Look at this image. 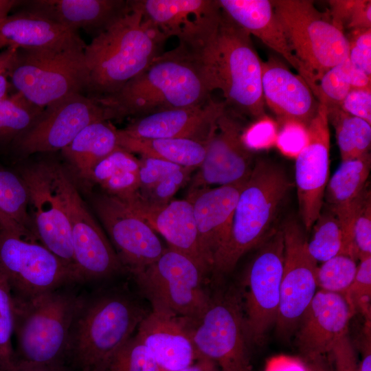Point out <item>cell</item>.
I'll return each instance as SVG.
<instances>
[{"instance_id": "6da1fadb", "label": "cell", "mask_w": 371, "mask_h": 371, "mask_svg": "<svg viewBox=\"0 0 371 371\" xmlns=\"http://www.w3.org/2000/svg\"><path fill=\"white\" fill-rule=\"evenodd\" d=\"M212 92L198 59L179 44L161 53L118 91L94 99L111 121L200 105L212 98Z\"/></svg>"}, {"instance_id": "7a4b0ae2", "label": "cell", "mask_w": 371, "mask_h": 371, "mask_svg": "<svg viewBox=\"0 0 371 371\" xmlns=\"http://www.w3.org/2000/svg\"><path fill=\"white\" fill-rule=\"evenodd\" d=\"M182 45L198 59L212 91L220 90L227 107L256 120L265 116L262 62L246 30L222 10L199 38Z\"/></svg>"}, {"instance_id": "3957f363", "label": "cell", "mask_w": 371, "mask_h": 371, "mask_svg": "<svg viewBox=\"0 0 371 371\" xmlns=\"http://www.w3.org/2000/svg\"><path fill=\"white\" fill-rule=\"evenodd\" d=\"M147 313L124 290L81 296L70 330L67 362L79 371H104Z\"/></svg>"}, {"instance_id": "277c9868", "label": "cell", "mask_w": 371, "mask_h": 371, "mask_svg": "<svg viewBox=\"0 0 371 371\" xmlns=\"http://www.w3.org/2000/svg\"><path fill=\"white\" fill-rule=\"evenodd\" d=\"M130 3L131 10L85 48L89 71L86 95L91 98L118 91L163 53L166 40L144 21L133 1Z\"/></svg>"}, {"instance_id": "5b68a950", "label": "cell", "mask_w": 371, "mask_h": 371, "mask_svg": "<svg viewBox=\"0 0 371 371\" xmlns=\"http://www.w3.org/2000/svg\"><path fill=\"white\" fill-rule=\"evenodd\" d=\"M291 185L281 166L266 159L255 161L238 198L227 240L214 263L213 274L231 272L245 254L272 232Z\"/></svg>"}, {"instance_id": "8992f818", "label": "cell", "mask_w": 371, "mask_h": 371, "mask_svg": "<svg viewBox=\"0 0 371 371\" xmlns=\"http://www.w3.org/2000/svg\"><path fill=\"white\" fill-rule=\"evenodd\" d=\"M81 38L40 49H17L8 76L15 92L44 108L74 94H85L89 71Z\"/></svg>"}, {"instance_id": "52a82bcc", "label": "cell", "mask_w": 371, "mask_h": 371, "mask_svg": "<svg viewBox=\"0 0 371 371\" xmlns=\"http://www.w3.org/2000/svg\"><path fill=\"white\" fill-rule=\"evenodd\" d=\"M80 299L65 287L29 297L13 295L17 361L66 364L70 330Z\"/></svg>"}, {"instance_id": "ba28073f", "label": "cell", "mask_w": 371, "mask_h": 371, "mask_svg": "<svg viewBox=\"0 0 371 371\" xmlns=\"http://www.w3.org/2000/svg\"><path fill=\"white\" fill-rule=\"evenodd\" d=\"M0 271L13 295L29 297L80 283L75 271L27 230L0 221Z\"/></svg>"}, {"instance_id": "9c48e42d", "label": "cell", "mask_w": 371, "mask_h": 371, "mask_svg": "<svg viewBox=\"0 0 371 371\" xmlns=\"http://www.w3.org/2000/svg\"><path fill=\"white\" fill-rule=\"evenodd\" d=\"M290 45L317 83L323 74L348 56L344 32L329 14L319 11L309 0L271 1Z\"/></svg>"}, {"instance_id": "30bf717a", "label": "cell", "mask_w": 371, "mask_h": 371, "mask_svg": "<svg viewBox=\"0 0 371 371\" xmlns=\"http://www.w3.org/2000/svg\"><path fill=\"white\" fill-rule=\"evenodd\" d=\"M207 275L191 257L168 247L158 259L133 277L151 306L194 321L211 297L203 286Z\"/></svg>"}, {"instance_id": "8fae6325", "label": "cell", "mask_w": 371, "mask_h": 371, "mask_svg": "<svg viewBox=\"0 0 371 371\" xmlns=\"http://www.w3.org/2000/svg\"><path fill=\"white\" fill-rule=\"evenodd\" d=\"M258 247L238 290L247 340L257 344L278 317L284 254L282 227L275 228Z\"/></svg>"}, {"instance_id": "7c38bea8", "label": "cell", "mask_w": 371, "mask_h": 371, "mask_svg": "<svg viewBox=\"0 0 371 371\" xmlns=\"http://www.w3.org/2000/svg\"><path fill=\"white\" fill-rule=\"evenodd\" d=\"M190 333L198 353L221 371H251L238 289L211 295L201 316L190 321Z\"/></svg>"}, {"instance_id": "4fadbf2b", "label": "cell", "mask_w": 371, "mask_h": 371, "mask_svg": "<svg viewBox=\"0 0 371 371\" xmlns=\"http://www.w3.org/2000/svg\"><path fill=\"white\" fill-rule=\"evenodd\" d=\"M55 174L70 225L74 265L80 282L111 277L124 269L106 235L90 213L63 166Z\"/></svg>"}, {"instance_id": "5bb4252c", "label": "cell", "mask_w": 371, "mask_h": 371, "mask_svg": "<svg viewBox=\"0 0 371 371\" xmlns=\"http://www.w3.org/2000/svg\"><path fill=\"white\" fill-rule=\"evenodd\" d=\"M55 164L52 161H38L23 167L19 175L27 191L38 241L77 275L70 225L56 181Z\"/></svg>"}, {"instance_id": "9a60e30c", "label": "cell", "mask_w": 371, "mask_h": 371, "mask_svg": "<svg viewBox=\"0 0 371 371\" xmlns=\"http://www.w3.org/2000/svg\"><path fill=\"white\" fill-rule=\"evenodd\" d=\"M106 120L104 109L93 98L74 94L45 107L12 145L24 157L62 150L87 126Z\"/></svg>"}, {"instance_id": "2e32d148", "label": "cell", "mask_w": 371, "mask_h": 371, "mask_svg": "<svg viewBox=\"0 0 371 371\" xmlns=\"http://www.w3.org/2000/svg\"><path fill=\"white\" fill-rule=\"evenodd\" d=\"M284 266L276 330L286 338L293 335L315 293L317 262L307 249V239L301 225L294 219L282 227Z\"/></svg>"}, {"instance_id": "e0dca14e", "label": "cell", "mask_w": 371, "mask_h": 371, "mask_svg": "<svg viewBox=\"0 0 371 371\" xmlns=\"http://www.w3.org/2000/svg\"><path fill=\"white\" fill-rule=\"evenodd\" d=\"M240 115L226 106L215 133L207 143L205 157L192 179L188 194L210 188L245 181L255 161L242 140Z\"/></svg>"}, {"instance_id": "ac0fdd59", "label": "cell", "mask_w": 371, "mask_h": 371, "mask_svg": "<svg viewBox=\"0 0 371 371\" xmlns=\"http://www.w3.org/2000/svg\"><path fill=\"white\" fill-rule=\"evenodd\" d=\"M93 205L122 265L132 276L162 254L166 247L156 232L124 201L103 193L95 198Z\"/></svg>"}, {"instance_id": "d6986e66", "label": "cell", "mask_w": 371, "mask_h": 371, "mask_svg": "<svg viewBox=\"0 0 371 371\" xmlns=\"http://www.w3.org/2000/svg\"><path fill=\"white\" fill-rule=\"evenodd\" d=\"M306 130V143L296 156L295 180L301 218L305 229L310 230L322 210L329 177L330 141L325 105L319 103Z\"/></svg>"}, {"instance_id": "ffe728a7", "label": "cell", "mask_w": 371, "mask_h": 371, "mask_svg": "<svg viewBox=\"0 0 371 371\" xmlns=\"http://www.w3.org/2000/svg\"><path fill=\"white\" fill-rule=\"evenodd\" d=\"M227 105L210 98L194 106L169 109L133 119L120 129L137 138H179L208 143Z\"/></svg>"}, {"instance_id": "44dd1931", "label": "cell", "mask_w": 371, "mask_h": 371, "mask_svg": "<svg viewBox=\"0 0 371 371\" xmlns=\"http://www.w3.org/2000/svg\"><path fill=\"white\" fill-rule=\"evenodd\" d=\"M353 314L344 296L317 290L295 330L296 345L303 359L327 355L348 333Z\"/></svg>"}, {"instance_id": "7402d4cb", "label": "cell", "mask_w": 371, "mask_h": 371, "mask_svg": "<svg viewBox=\"0 0 371 371\" xmlns=\"http://www.w3.org/2000/svg\"><path fill=\"white\" fill-rule=\"evenodd\" d=\"M190 321L152 306L139 324L136 337L149 350L163 371L183 369L201 357L192 339Z\"/></svg>"}, {"instance_id": "603a6c76", "label": "cell", "mask_w": 371, "mask_h": 371, "mask_svg": "<svg viewBox=\"0 0 371 371\" xmlns=\"http://www.w3.org/2000/svg\"><path fill=\"white\" fill-rule=\"evenodd\" d=\"M143 19L166 40L176 36L179 44L196 40L219 16L218 0H133Z\"/></svg>"}, {"instance_id": "cb8c5ba5", "label": "cell", "mask_w": 371, "mask_h": 371, "mask_svg": "<svg viewBox=\"0 0 371 371\" xmlns=\"http://www.w3.org/2000/svg\"><path fill=\"white\" fill-rule=\"evenodd\" d=\"M18 7L69 30H82L93 38L132 9L130 0H25Z\"/></svg>"}, {"instance_id": "d4e9b609", "label": "cell", "mask_w": 371, "mask_h": 371, "mask_svg": "<svg viewBox=\"0 0 371 371\" xmlns=\"http://www.w3.org/2000/svg\"><path fill=\"white\" fill-rule=\"evenodd\" d=\"M246 181L207 188L187 196L192 203L201 249L211 272L227 240L233 212Z\"/></svg>"}, {"instance_id": "484cf974", "label": "cell", "mask_w": 371, "mask_h": 371, "mask_svg": "<svg viewBox=\"0 0 371 371\" xmlns=\"http://www.w3.org/2000/svg\"><path fill=\"white\" fill-rule=\"evenodd\" d=\"M262 89L281 124L292 121L307 127L317 113L319 102L306 82L274 58L262 63Z\"/></svg>"}, {"instance_id": "4316f807", "label": "cell", "mask_w": 371, "mask_h": 371, "mask_svg": "<svg viewBox=\"0 0 371 371\" xmlns=\"http://www.w3.org/2000/svg\"><path fill=\"white\" fill-rule=\"evenodd\" d=\"M222 10L250 35L282 56L306 82L317 98V83L295 56L269 0H218Z\"/></svg>"}, {"instance_id": "83f0119b", "label": "cell", "mask_w": 371, "mask_h": 371, "mask_svg": "<svg viewBox=\"0 0 371 371\" xmlns=\"http://www.w3.org/2000/svg\"><path fill=\"white\" fill-rule=\"evenodd\" d=\"M126 204L165 238L168 247L191 257L207 274L211 272L201 249L192 203L189 199H172L158 208Z\"/></svg>"}, {"instance_id": "f1b7e54d", "label": "cell", "mask_w": 371, "mask_h": 371, "mask_svg": "<svg viewBox=\"0 0 371 371\" xmlns=\"http://www.w3.org/2000/svg\"><path fill=\"white\" fill-rule=\"evenodd\" d=\"M79 38L78 32L23 10L0 22V50L45 48Z\"/></svg>"}, {"instance_id": "f546056e", "label": "cell", "mask_w": 371, "mask_h": 371, "mask_svg": "<svg viewBox=\"0 0 371 371\" xmlns=\"http://www.w3.org/2000/svg\"><path fill=\"white\" fill-rule=\"evenodd\" d=\"M118 146V129L101 120L84 128L60 152L75 176L89 183L94 166Z\"/></svg>"}, {"instance_id": "4dcf8cb0", "label": "cell", "mask_w": 371, "mask_h": 371, "mask_svg": "<svg viewBox=\"0 0 371 371\" xmlns=\"http://www.w3.org/2000/svg\"><path fill=\"white\" fill-rule=\"evenodd\" d=\"M118 144L131 153L196 170L205 157L207 143L179 138L132 137L118 129Z\"/></svg>"}, {"instance_id": "1f68e13d", "label": "cell", "mask_w": 371, "mask_h": 371, "mask_svg": "<svg viewBox=\"0 0 371 371\" xmlns=\"http://www.w3.org/2000/svg\"><path fill=\"white\" fill-rule=\"evenodd\" d=\"M91 182L123 201L133 199L139 186V159L118 146L93 168Z\"/></svg>"}, {"instance_id": "d6a6232c", "label": "cell", "mask_w": 371, "mask_h": 371, "mask_svg": "<svg viewBox=\"0 0 371 371\" xmlns=\"http://www.w3.org/2000/svg\"><path fill=\"white\" fill-rule=\"evenodd\" d=\"M370 168V153L341 161L326 186L324 204L327 209L341 207L357 199L367 188Z\"/></svg>"}, {"instance_id": "836d02e7", "label": "cell", "mask_w": 371, "mask_h": 371, "mask_svg": "<svg viewBox=\"0 0 371 371\" xmlns=\"http://www.w3.org/2000/svg\"><path fill=\"white\" fill-rule=\"evenodd\" d=\"M317 82V99L328 109L340 106L353 88L371 87V78L346 58L326 71Z\"/></svg>"}, {"instance_id": "e575fe53", "label": "cell", "mask_w": 371, "mask_h": 371, "mask_svg": "<svg viewBox=\"0 0 371 371\" xmlns=\"http://www.w3.org/2000/svg\"><path fill=\"white\" fill-rule=\"evenodd\" d=\"M328 121L335 130L341 161L370 153L371 124L345 113L340 108L328 109Z\"/></svg>"}, {"instance_id": "d590c367", "label": "cell", "mask_w": 371, "mask_h": 371, "mask_svg": "<svg viewBox=\"0 0 371 371\" xmlns=\"http://www.w3.org/2000/svg\"><path fill=\"white\" fill-rule=\"evenodd\" d=\"M0 218L11 221L34 234V225L30 212L26 187L19 174L1 166H0Z\"/></svg>"}, {"instance_id": "8d00e7d4", "label": "cell", "mask_w": 371, "mask_h": 371, "mask_svg": "<svg viewBox=\"0 0 371 371\" xmlns=\"http://www.w3.org/2000/svg\"><path fill=\"white\" fill-rule=\"evenodd\" d=\"M311 229L307 249L317 262L322 263L339 254H347L341 225L332 212L328 209L322 210Z\"/></svg>"}, {"instance_id": "74e56055", "label": "cell", "mask_w": 371, "mask_h": 371, "mask_svg": "<svg viewBox=\"0 0 371 371\" xmlns=\"http://www.w3.org/2000/svg\"><path fill=\"white\" fill-rule=\"evenodd\" d=\"M44 108L14 92L0 100V144L12 143L27 130Z\"/></svg>"}, {"instance_id": "f35d334b", "label": "cell", "mask_w": 371, "mask_h": 371, "mask_svg": "<svg viewBox=\"0 0 371 371\" xmlns=\"http://www.w3.org/2000/svg\"><path fill=\"white\" fill-rule=\"evenodd\" d=\"M357 260L348 254H339L317 267L318 290L341 295L346 298L357 269Z\"/></svg>"}, {"instance_id": "ab89813d", "label": "cell", "mask_w": 371, "mask_h": 371, "mask_svg": "<svg viewBox=\"0 0 371 371\" xmlns=\"http://www.w3.org/2000/svg\"><path fill=\"white\" fill-rule=\"evenodd\" d=\"M14 330L13 294L5 276L0 271V371H8L17 361L12 346Z\"/></svg>"}, {"instance_id": "60d3db41", "label": "cell", "mask_w": 371, "mask_h": 371, "mask_svg": "<svg viewBox=\"0 0 371 371\" xmlns=\"http://www.w3.org/2000/svg\"><path fill=\"white\" fill-rule=\"evenodd\" d=\"M104 371H163L149 350L133 335L111 357Z\"/></svg>"}, {"instance_id": "b9f144b4", "label": "cell", "mask_w": 371, "mask_h": 371, "mask_svg": "<svg viewBox=\"0 0 371 371\" xmlns=\"http://www.w3.org/2000/svg\"><path fill=\"white\" fill-rule=\"evenodd\" d=\"M194 170L195 169L181 167L150 190L137 193L133 199L124 202L146 208L161 207L173 199L178 190L190 180Z\"/></svg>"}, {"instance_id": "7bdbcfd3", "label": "cell", "mask_w": 371, "mask_h": 371, "mask_svg": "<svg viewBox=\"0 0 371 371\" xmlns=\"http://www.w3.org/2000/svg\"><path fill=\"white\" fill-rule=\"evenodd\" d=\"M329 16L333 23L344 32L371 28V1L330 0Z\"/></svg>"}, {"instance_id": "ee69618b", "label": "cell", "mask_w": 371, "mask_h": 371, "mask_svg": "<svg viewBox=\"0 0 371 371\" xmlns=\"http://www.w3.org/2000/svg\"><path fill=\"white\" fill-rule=\"evenodd\" d=\"M371 256L359 260L355 279L349 288L346 300L354 313L359 311L370 320Z\"/></svg>"}, {"instance_id": "f6af8a7d", "label": "cell", "mask_w": 371, "mask_h": 371, "mask_svg": "<svg viewBox=\"0 0 371 371\" xmlns=\"http://www.w3.org/2000/svg\"><path fill=\"white\" fill-rule=\"evenodd\" d=\"M352 237L357 260L371 256V194L366 196L353 223Z\"/></svg>"}, {"instance_id": "bcb514c9", "label": "cell", "mask_w": 371, "mask_h": 371, "mask_svg": "<svg viewBox=\"0 0 371 371\" xmlns=\"http://www.w3.org/2000/svg\"><path fill=\"white\" fill-rule=\"evenodd\" d=\"M181 167L162 159L142 156L139 159V186L137 193L150 190Z\"/></svg>"}, {"instance_id": "7dc6e473", "label": "cell", "mask_w": 371, "mask_h": 371, "mask_svg": "<svg viewBox=\"0 0 371 371\" xmlns=\"http://www.w3.org/2000/svg\"><path fill=\"white\" fill-rule=\"evenodd\" d=\"M346 38L349 45L348 59L371 76V28L351 30Z\"/></svg>"}, {"instance_id": "c3c4849f", "label": "cell", "mask_w": 371, "mask_h": 371, "mask_svg": "<svg viewBox=\"0 0 371 371\" xmlns=\"http://www.w3.org/2000/svg\"><path fill=\"white\" fill-rule=\"evenodd\" d=\"M277 128L275 122L267 116H263L244 129L242 140L251 150L265 148L276 144Z\"/></svg>"}, {"instance_id": "681fc988", "label": "cell", "mask_w": 371, "mask_h": 371, "mask_svg": "<svg viewBox=\"0 0 371 371\" xmlns=\"http://www.w3.org/2000/svg\"><path fill=\"white\" fill-rule=\"evenodd\" d=\"M306 140V127L299 122L291 121L282 124L276 144L284 155L296 157L305 146Z\"/></svg>"}, {"instance_id": "f907efd6", "label": "cell", "mask_w": 371, "mask_h": 371, "mask_svg": "<svg viewBox=\"0 0 371 371\" xmlns=\"http://www.w3.org/2000/svg\"><path fill=\"white\" fill-rule=\"evenodd\" d=\"M327 357L333 371H359V359L348 333L336 342Z\"/></svg>"}, {"instance_id": "816d5d0a", "label": "cell", "mask_w": 371, "mask_h": 371, "mask_svg": "<svg viewBox=\"0 0 371 371\" xmlns=\"http://www.w3.org/2000/svg\"><path fill=\"white\" fill-rule=\"evenodd\" d=\"M340 109L371 124V89H352L343 100Z\"/></svg>"}, {"instance_id": "f5cc1de1", "label": "cell", "mask_w": 371, "mask_h": 371, "mask_svg": "<svg viewBox=\"0 0 371 371\" xmlns=\"http://www.w3.org/2000/svg\"><path fill=\"white\" fill-rule=\"evenodd\" d=\"M16 47L5 48L0 52V100L6 98L10 88L8 71L16 51Z\"/></svg>"}, {"instance_id": "db71d44e", "label": "cell", "mask_w": 371, "mask_h": 371, "mask_svg": "<svg viewBox=\"0 0 371 371\" xmlns=\"http://www.w3.org/2000/svg\"><path fill=\"white\" fill-rule=\"evenodd\" d=\"M8 371H71L66 364H36L17 361Z\"/></svg>"}, {"instance_id": "11a10c76", "label": "cell", "mask_w": 371, "mask_h": 371, "mask_svg": "<svg viewBox=\"0 0 371 371\" xmlns=\"http://www.w3.org/2000/svg\"><path fill=\"white\" fill-rule=\"evenodd\" d=\"M370 324H367L366 337L362 344L361 358L359 360V371H371V344Z\"/></svg>"}, {"instance_id": "9f6ffc18", "label": "cell", "mask_w": 371, "mask_h": 371, "mask_svg": "<svg viewBox=\"0 0 371 371\" xmlns=\"http://www.w3.org/2000/svg\"><path fill=\"white\" fill-rule=\"evenodd\" d=\"M303 371H333V369L326 355L304 359Z\"/></svg>"}, {"instance_id": "6f0895ef", "label": "cell", "mask_w": 371, "mask_h": 371, "mask_svg": "<svg viewBox=\"0 0 371 371\" xmlns=\"http://www.w3.org/2000/svg\"><path fill=\"white\" fill-rule=\"evenodd\" d=\"M176 371H221V370L213 361L201 357L194 363Z\"/></svg>"}, {"instance_id": "680465c9", "label": "cell", "mask_w": 371, "mask_h": 371, "mask_svg": "<svg viewBox=\"0 0 371 371\" xmlns=\"http://www.w3.org/2000/svg\"><path fill=\"white\" fill-rule=\"evenodd\" d=\"M19 0H0V22L5 19L10 11L21 3Z\"/></svg>"}]
</instances>
